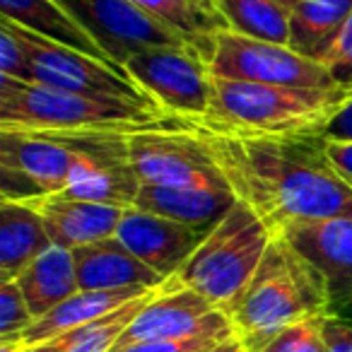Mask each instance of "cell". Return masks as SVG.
I'll return each instance as SVG.
<instances>
[{"label":"cell","instance_id":"6da1fadb","mask_svg":"<svg viewBox=\"0 0 352 352\" xmlns=\"http://www.w3.org/2000/svg\"><path fill=\"white\" fill-rule=\"evenodd\" d=\"M193 128L236 198L275 234L294 222L352 217V182L336 169L318 133L261 135Z\"/></svg>","mask_w":352,"mask_h":352},{"label":"cell","instance_id":"7a4b0ae2","mask_svg":"<svg viewBox=\"0 0 352 352\" xmlns=\"http://www.w3.org/2000/svg\"><path fill=\"white\" fill-rule=\"evenodd\" d=\"M0 128L36 135H128L193 123L142 104L85 97L0 75Z\"/></svg>","mask_w":352,"mask_h":352},{"label":"cell","instance_id":"3957f363","mask_svg":"<svg viewBox=\"0 0 352 352\" xmlns=\"http://www.w3.org/2000/svg\"><path fill=\"white\" fill-rule=\"evenodd\" d=\"M225 314L244 352H258L292 323L331 314V304L316 270L275 234L258 270Z\"/></svg>","mask_w":352,"mask_h":352},{"label":"cell","instance_id":"277c9868","mask_svg":"<svg viewBox=\"0 0 352 352\" xmlns=\"http://www.w3.org/2000/svg\"><path fill=\"white\" fill-rule=\"evenodd\" d=\"M342 99V89H299L212 75L210 113L198 128L261 135L318 133Z\"/></svg>","mask_w":352,"mask_h":352},{"label":"cell","instance_id":"5b68a950","mask_svg":"<svg viewBox=\"0 0 352 352\" xmlns=\"http://www.w3.org/2000/svg\"><path fill=\"white\" fill-rule=\"evenodd\" d=\"M273 239L268 222L244 201H236L166 285L193 289L227 311L254 278Z\"/></svg>","mask_w":352,"mask_h":352},{"label":"cell","instance_id":"8992f818","mask_svg":"<svg viewBox=\"0 0 352 352\" xmlns=\"http://www.w3.org/2000/svg\"><path fill=\"white\" fill-rule=\"evenodd\" d=\"M126 75L164 111L201 126L212 104L208 58L191 44L155 46L123 63Z\"/></svg>","mask_w":352,"mask_h":352},{"label":"cell","instance_id":"52a82bcc","mask_svg":"<svg viewBox=\"0 0 352 352\" xmlns=\"http://www.w3.org/2000/svg\"><path fill=\"white\" fill-rule=\"evenodd\" d=\"M208 68L217 78L241 82L283 85L299 89H342L318 60L307 58L292 46L251 39L225 27L217 30L210 39Z\"/></svg>","mask_w":352,"mask_h":352},{"label":"cell","instance_id":"ba28073f","mask_svg":"<svg viewBox=\"0 0 352 352\" xmlns=\"http://www.w3.org/2000/svg\"><path fill=\"white\" fill-rule=\"evenodd\" d=\"M123 150L140 186L179 188L227 184L210 147L196 128L128 133L123 135Z\"/></svg>","mask_w":352,"mask_h":352},{"label":"cell","instance_id":"9c48e42d","mask_svg":"<svg viewBox=\"0 0 352 352\" xmlns=\"http://www.w3.org/2000/svg\"><path fill=\"white\" fill-rule=\"evenodd\" d=\"M10 25L15 30V34L30 49L32 73H34L36 85H46V87L63 89V92H73V94H85V97L118 99V102L162 109L160 104L152 102L128 78L126 70L113 68V65L104 63V60L94 58V56L82 54L78 49H70V46L44 39V36L34 34V32L22 30L15 22H10Z\"/></svg>","mask_w":352,"mask_h":352},{"label":"cell","instance_id":"30bf717a","mask_svg":"<svg viewBox=\"0 0 352 352\" xmlns=\"http://www.w3.org/2000/svg\"><path fill=\"white\" fill-rule=\"evenodd\" d=\"M75 157L73 147L58 138L0 128V196L27 203L63 193Z\"/></svg>","mask_w":352,"mask_h":352},{"label":"cell","instance_id":"8fae6325","mask_svg":"<svg viewBox=\"0 0 352 352\" xmlns=\"http://www.w3.org/2000/svg\"><path fill=\"white\" fill-rule=\"evenodd\" d=\"M94 36L104 54L123 68L131 56L155 46L191 44L184 34L142 12L131 0H58Z\"/></svg>","mask_w":352,"mask_h":352},{"label":"cell","instance_id":"7c38bea8","mask_svg":"<svg viewBox=\"0 0 352 352\" xmlns=\"http://www.w3.org/2000/svg\"><path fill=\"white\" fill-rule=\"evenodd\" d=\"M215 331H234L222 309L193 289L169 287L164 283V287L140 309L126 333L118 338L113 352L135 342L188 338Z\"/></svg>","mask_w":352,"mask_h":352},{"label":"cell","instance_id":"4fadbf2b","mask_svg":"<svg viewBox=\"0 0 352 352\" xmlns=\"http://www.w3.org/2000/svg\"><path fill=\"white\" fill-rule=\"evenodd\" d=\"M280 234L318 273L331 314L352 311V217L294 222Z\"/></svg>","mask_w":352,"mask_h":352},{"label":"cell","instance_id":"5bb4252c","mask_svg":"<svg viewBox=\"0 0 352 352\" xmlns=\"http://www.w3.org/2000/svg\"><path fill=\"white\" fill-rule=\"evenodd\" d=\"M206 234V230L166 220L138 208H128L123 212L116 230L118 241L166 280L179 273Z\"/></svg>","mask_w":352,"mask_h":352},{"label":"cell","instance_id":"9a60e30c","mask_svg":"<svg viewBox=\"0 0 352 352\" xmlns=\"http://www.w3.org/2000/svg\"><path fill=\"white\" fill-rule=\"evenodd\" d=\"M27 203L41 215L51 241L70 251L78 249V246L94 244L99 239L116 236L123 212L128 210V208L107 206V203L65 198L60 193L34 198V201Z\"/></svg>","mask_w":352,"mask_h":352},{"label":"cell","instance_id":"2e32d148","mask_svg":"<svg viewBox=\"0 0 352 352\" xmlns=\"http://www.w3.org/2000/svg\"><path fill=\"white\" fill-rule=\"evenodd\" d=\"M80 289H160L166 278L145 265L118 241V236L73 249Z\"/></svg>","mask_w":352,"mask_h":352},{"label":"cell","instance_id":"e0dca14e","mask_svg":"<svg viewBox=\"0 0 352 352\" xmlns=\"http://www.w3.org/2000/svg\"><path fill=\"white\" fill-rule=\"evenodd\" d=\"M239 201L230 186H140L138 210L210 232Z\"/></svg>","mask_w":352,"mask_h":352},{"label":"cell","instance_id":"ac0fdd59","mask_svg":"<svg viewBox=\"0 0 352 352\" xmlns=\"http://www.w3.org/2000/svg\"><path fill=\"white\" fill-rule=\"evenodd\" d=\"M0 17L15 22L22 30L34 32V34L44 36V39L78 49L82 54L94 56V58L118 68L104 54L102 46L94 41V36L60 6L58 0H0Z\"/></svg>","mask_w":352,"mask_h":352},{"label":"cell","instance_id":"d6986e66","mask_svg":"<svg viewBox=\"0 0 352 352\" xmlns=\"http://www.w3.org/2000/svg\"><path fill=\"white\" fill-rule=\"evenodd\" d=\"M152 292V289L142 287H126V289H80L73 297H68L63 304L49 311L46 316L34 318L30 328L20 336V340L27 347L46 342L51 338L68 333L73 328L87 326V323L97 321V318L107 316V314L116 311V309L126 307L128 302L142 297V294Z\"/></svg>","mask_w":352,"mask_h":352},{"label":"cell","instance_id":"ffe728a7","mask_svg":"<svg viewBox=\"0 0 352 352\" xmlns=\"http://www.w3.org/2000/svg\"><path fill=\"white\" fill-rule=\"evenodd\" d=\"M51 246L44 220L30 203L0 201V283L17 280Z\"/></svg>","mask_w":352,"mask_h":352},{"label":"cell","instance_id":"44dd1931","mask_svg":"<svg viewBox=\"0 0 352 352\" xmlns=\"http://www.w3.org/2000/svg\"><path fill=\"white\" fill-rule=\"evenodd\" d=\"M25 294L34 318L46 316L68 297L80 292L78 270H75L73 251L63 246L46 249L34 263H30L15 280Z\"/></svg>","mask_w":352,"mask_h":352},{"label":"cell","instance_id":"7402d4cb","mask_svg":"<svg viewBox=\"0 0 352 352\" xmlns=\"http://www.w3.org/2000/svg\"><path fill=\"white\" fill-rule=\"evenodd\" d=\"M289 17V46L321 60L352 12V0H278Z\"/></svg>","mask_w":352,"mask_h":352},{"label":"cell","instance_id":"603a6c76","mask_svg":"<svg viewBox=\"0 0 352 352\" xmlns=\"http://www.w3.org/2000/svg\"><path fill=\"white\" fill-rule=\"evenodd\" d=\"M160 289H152V292L133 299L126 307L116 309V311L107 314V316L97 318V321L87 323V326L73 328V331L60 333V336L51 338V340H46V342L27 347V352H113L118 338L126 333V328L131 326L133 318L140 314V309L145 307Z\"/></svg>","mask_w":352,"mask_h":352},{"label":"cell","instance_id":"cb8c5ba5","mask_svg":"<svg viewBox=\"0 0 352 352\" xmlns=\"http://www.w3.org/2000/svg\"><path fill=\"white\" fill-rule=\"evenodd\" d=\"M225 30L289 46V17L278 0H210Z\"/></svg>","mask_w":352,"mask_h":352},{"label":"cell","instance_id":"d4e9b609","mask_svg":"<svg viewBox=\"0 0 352 352\" xmlns=\"http://www.w3.org/2000/svg\"><path fill=\"white\" fill-rule=\"evenodd\" d=\"M323 316H311V318H304V321L292 323L285 331H280L258 352H326L323 328H321Z\"/></svg>","mask_w":352,"mask_h":352},{"label":"cell","instance_id":"484cf974","mask_svg":"<svg viewBox=\"0 0 352 352\" xmlns=\"http://www.w3.org/2000/svg\"><path fill=\"white\" fill-rule=\"evenodd\" d=\"M34 323L25 294L15 280L0 283V340L20 338Z\"/></svg>","mask_w":352,"mask_h":352},{"label":"cell","instance_id":"4316f807","mask_svg":"<svg viewBox=\"0 0 352 352\" xmlns=\"http://www.w3.org/2000/svg\"><path fill=\"white\" fill-rule=\"evenodd\" d=\"M0 75L17 82H34L30 49L3 17H0Z\"/></svg>","mask_w":352,"mask_h":352},{"label":"cell","instance_id":"83f0119b","mask_svg":"<svg viewBox=\"0 0 352 352\" xmlns=\"http://www.w3.org/2000/svg\"><path fill=\"white\" fill-rule=\"evenodd\" d=\"M234 331H215V333H201V336L188 338H169V340H150V342H135L126 345L116 352H208L222 342L232 340Z\"/></svg>","mask_w":352,"mask_h":352},{"label":"cell","instance_id":"f1b7e54d","mask_svg":"<svg viewBox=\"0 0 352 352\" xmlns=\"http://www.w3.org/2000/svg\"><path fill=\"white\" fill-rule=\"evenodd\" d=\"M318 63H321L323 68L331 73V78L345 89V94L350 92L352 89V12Z\"/></svg>","mask_w":352,"mask_h":352},{"label":"cell","instance_id":"f546056e","mask_svg":"<svg viewBox=\"0 0 352 352\" xmlns=\"http://www.w3.org/2000/svg\"><path fill=\"white\" fill-rule=\"evenodd\" d=\"M321 328L326 352H352V318L342 314H326Z\"/></svg>","mask_w":352,"mask_h":352},{"label":"cell","instance_id":"4dcf8cb0","mask_svg":"<svg viewBox=\"0 0 352 352\" xmlns=\"http://www.w3.org/2000/svg\"><path fill=\"white\" fill-rule=\"evenodd\" d=\"M318 135L323 140H352V94L342 99L333 116L321 126Z\"/></svg>","mask_w":352,"mask_h":352},{"label":"cell","instance_id":"1f68e13d","mask_svg":"<svg viewBox=\"0 0 352 352\" xmlns=\"http://www.w3.org/2000/svg\"><path fill=\"white\" fill-rule=\"evenodd\" d=\"M326 152L336 169L352 182V140H326Z\"/></svg>","mask_w":352,"mask_h":352},{"label":"cell","instance_id":"d6a6232c","mask_svg":"<svg viewBox=\"0 0 352 352\" xmlns=\"http://www.w3.org/2000/svg\"><path fill=\"white\" fill-rule=\"evenodd\" d=\"M0 352H27V345L20 338H10V340H0Z\"/></svg>","mask_w":352,"mask_h":352},{"label":"cell","instance_id":"836d02e7","mask_svg":"<svg viewBox=\"0 0 352 352\" xmlns=\"http://www.w3.org/2000/svg\"><path fill=\"white\" fill-rule=\"evenodd\" d=\"M208 352H244V347H241V342L236 340V338H232V340L222 342V345L212 347V350H208Z\"/></svg>","mask_w":352,"mask_h":352},{"label":"cell","instance_id":"e575fe53","mask_svg":"<svg viewBox=\"0 0 352 352\" xmlns=\"http://www.w3.org/2000/svg\"><path fill=\"white\" fill-rule=\"evenodd\" d=\"M198 6H203V8H208V10H212V6H210V0H196ZM215 12V10H212Z\"/></svg>","mask_w":352,"mask_h":352},{"label":"cell","instance_id":"d590c367","mask_svg":"<svg viewBox=\"0 0 352 352\" xmlns=\"http://www.w3.org/2000/svg\"><path fill=\"white\" fill-rule=\"evenodd\" d=\"M350 94H352V89H350V92H347V94H345V97H350Z\"/></svg>","mask_w":352,"mask_h":352}]
</instances>
